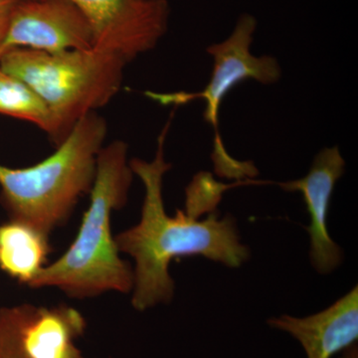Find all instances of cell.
<instances>
[{
	"mask_svg": "<svg viewBox=\"0 0 358 358\" xmlns=\"http://www.w3.org/2000/svg\"><path fill=\"white\" fill-rule=\"evenodd\" d=\"M169 122L160 134L157 152L152 162L129 160L134 174L145 186L140 222L115 235L121 253L134 260L131 305L143 312L173 301L176 285L169 265L179 257L201 256L230 268L249 260L250 249L241 243L236 219L219 217L211 212L204 220L190 217L185 211L166 213L162 196L164 174L171 164L164 159V141Z\"/></svg>",
	"mask_w": 358,
	"mask_h": 358,
	"instance_id": "obj_1",
	"label": "cell"
},
{
	"mask_svg": "<svg viewBox=\"0 0 358 358\" xmlns=\"http://www.w3.org/2000/svg\"><path fill=\"white\" fill-rule=\"evenodd\" d=\"M133 178L128 145L115 141L103 145L76 238L60 258L40 271L29 288H57L75 299L133 291L134 268L120 255L110 227L112 214L127 203Z\"/></svg>",
	"mask_w": 358,
	"mask_h": 358,
	"instance_id": "obj_2",
	"label": "cell"
},
{
	"mask_svg": "<svg viewBox=\"0 0 358 358\" xmlns=\"http://www.w3.org/2000/svg\"><path fill=\"white\" fill-rule=\"evenodd\" d=\"M107 134L106 120L90 113L38 164L23 169L0 164V202L9 219L47 236L67 222L80 199L91 192Z\"/></svg>",
	"mask_w": 358,
	"mask_h": 358,
	"instance_id": "obj_3",
	"label": "cell"
},
{
	"mask_svg": "<svg viewBox=\"0 0 358 358\" xmlns=\"http://www.w3.org/2000/svg\"><path fill=\"white\" fill-rule=\"evenodd\" d=\"M127 64L121 56L94 47L60 53L13 48L0 56V68L30 87L46 106V134L56 145L85 115L119 93Z\"/></svg>",
	"mask_w": 358,
	"mask_h": 358,
	"instance_id": "obj_4",
	"label": "cell"
},
{
	"mask_svg": "<svg viewBox=\"0 0 358 358\" xmlns=\"http://www.w3.org/2000/svg\"><path fill=\"white\" fill-rule=\"evenodd\" d=\"M257 27L254 16L243 14L240 16L234 30L227 39L207 48L214 58L213 71L206 88L196 93H155L147 92L145 95L162 106H181L196 99H203L206 107L204 121L215 131L214 152L212 155L218 174L235 178L240 174H248L250 166L237 162L226 152L219 131V110L224 96L241 82L256 80L262 84H274L281 78L282 70L277 59L264 55L256 57L250 51L253 35Z\"/></svg>",
	"mask_w": 358,
	"mask_h": 358,
	"instance_id": "obj_5",
	"label": "cell"
},
{
	"mask_svg": "<svg viewBox=\"0 0 358 358\" xmlns=\"http://www.w3.org/2000/svg\"><path fill=\"white\" fill-rule=\"evenodd\" d=\"M91 27L94 48L129 63L152 50L169 25L166 0H71Z\"/></svg>",
	"mask_w": 358,
	"mask_h": 358,
	"instance_id": "obj_6",
	"label": "cell"
},
{
	"mask_svg": "<svg viewBox=\"0 0 358 358\" xmlns=\"http://www.w3.org/2000/svg\"><path fill=\"white\" fill-rule=\"evenodd\" d=\"M13 48L47 53L83 50L93 48V35L71 0H22L11 18L1 54Z\"/></svg>",
	"mask_w": 358,
	"mask_h": 358,
	"instance_id": "obj_7",
	"label": "cell"
},
{
	"mask_svg": "<svg viewBox=\"0 0 358 358\" xmlns=\"http://www.w3.org/2000/svg\"><path fill=\"white\" fill-rule=\"evenodd\" d=\"M345 162L338 145L320 150L307 176L279 183L288 192H300L305 200L310 224V262L320 274H329L343 263V250L331 239L327 229V213L338 179L345 173Z\"/></svg>",
	"mask_w": 358,
	"mask_h": 358,
	"instance_id": "obj_8",
	"label": "cell"
},
{
	"mask_svg": "<svg viewBox=\"0 0 358 358\" xmlns=\"http://www.w3.org/2000/svg\"><path fill=\"white\" fill-rule=\"evenodd\" d=\"M268 324L294 336L308 358H331L357 341V286L322 312L306 317L282 315Z\"/></svg>",
	"mask_w": 358,
	"mask_h": 358,
	"instance_id": "obj_9",
	"label": "cell"
},
{
	"mask_svg": "<svg viewBox=\"0 0 358 358\" xmlns=\"http://www.w3.org/2000/svg\"><path fill=\"white\" fill-rule=\"evenodd\" d=\"M86 327V320L76 308L30 303L21 331L23 350L28 358H86L76 345Z\"/></svg>",
	"mask_w": 358,
	"mask_h": 358,
	"instance_id": "obj_10",
	"label": "cell"
},
{
	"mask_svg": "<svg viewBox=\"0 0 358 358\" xmlns=\"http://www.w3.org/2000/svg\"><path fill=\"white\" fill-rule=\"evenodd\" d=\"M50 236L21 221L0 225V270L20 284L29 286L47 265Z\"/></svg>",
	"mask_w": 358,
	"mask_h": 358,
	"instance_id": "obj_11",
	"label": "cell"
},
{
	"mask_svg": "<svg viewBox=\"0 0 358 358\" xmlns=\"http://www.w3.org/2000/svg\"><path fill=\"white\" fill-rule=\"evenodd\" d=\"M0 114L31 122L47 133L48 110L27 85L0 68Z\"/></svg>",
	"mask_w": 358,
	"mask_h": 358,
	"instance_id": "obj_12",
	"label": "cell"
},
{
	"mask_svg": "<svg viewBox=\"0 0 358 358\" xmlns=\"http://www.w3.org/2000/svg\"><path fill=\"white\" fill-rule=\"evenodd\" d=\"M260 185L256 181H246L234 185H222L214 180L210 173H200L194 176L192 182L186 188L185 214L190 217L199 219L202 212H213L219 203L221 194L226 189L245 185Z\"/></svg>",
	"mask_w": 358,
	"mask_h": 358,
	"instance_id": "obj_13",
	"label": "cell"
},
{
	"mask_svg": "<svg viewBox=\"0 0 358 358\" xmlns=\"http://www.w3.org/2000/svg\"><path fill=\"white\" fill-rule=\"evenodd\" d=\"M30 303L0 308V358H28L21 331Z\"/></svg>",
	"mask_w": 358,
	"mask_h": 358,
	"instance_id": "obj_14",
	"label": "cell"
},
{
	"mask_svg": "<svg viewBox=\"0 0 358 358\" xmlns=\"http://www.w3.org/2000/svg\"><path fill=\"white\" fill-rule=\"evenodd\" d=\"M21 1L22 0H0V55H1L4 40L8 32L11 18L16 7Z\"/></svg>",
	"mask_w": 358,
	"mask_h": 358,
	"instance_id": "obj_15",
	"label": "cell"
}]
</instances>
